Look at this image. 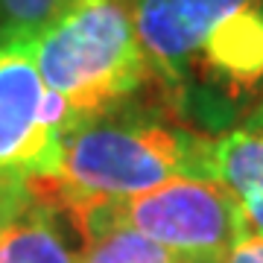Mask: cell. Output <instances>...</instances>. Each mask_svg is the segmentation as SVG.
Segmentation results:
<instances>
[{
  "instance_id": "1",
  "label": "cell",
  "mask_w": 263,
  "mask_h": 263,
  "mask_svg": "<svg viewBox=\"0 0 263 263\" xmlns=\"http://www.w3.org/2000/svg\"><path fill=\"white\" fill-rule=\"evenodd\" d=\"M164 105L222 135L263 100V0H129Z\"/></svg>"
},
{
  "instance_id": "2",
  "label": "cell",
  "mask_w": 263,
  "mask_h": 263,
  "mask_svg": "<svg viewBox=\"0 0 263 263\" xmlns=\"http://www.w3.org/2000/svg\"><path fill=\"white\" fill-rule=\"evenodd\" d=\"M176 179H216V138L161 114L123 103L62 138L59 170L32 179L41 202L79 219L88 208L138 196Z\"/></svg>"
},
{
  "instance_id": "3",
  "label": "cell",
  "mask_w": 263,
  "mask_h": 263,
  "mask_svg": "<svg viewBox=\"0 0 263 263\" xmlns=\"http://www.w3.org/2000/svg\"><path fill=\"white\" fill-rule=\"evenodd\" d=\"M47 91L70 105L76 123L129 103L149 79L129 0H79L32 41Z\"/></svg>"
},
{
  "instance_id": "4",
  "label": "cell",
  "mask_w": 263,
  "mask_h": 263,
  "mask_svg": "<svg viewBox=\"0 0 263 263\" xmlns=\"http://www.w3.org/2000/svg\"><path fill=\"white\" fill-rule=\"evenodd\" d=\"M88 222L126 226L184 263H222L249 234L240 202L216 179H176L138 196L94 205L76 219L79 234Z\"/></svg>"
},
{
  "instance_id": "5",
  "label": "cell",
  "mask_w": 263,
  "mask_h": 263,
  "mask_svg": "<svg viewBox=\"0 0 263 263\" xmlns=\"http://www.w3.org/2000/svg\"><path fill=\"white\" fill-rule=\"evenodd\" d=\"M70 105L47 91L32 44H0V179H50L62 138L76 129Z\"/></svg>"
},
{
  "instance_id": "6",
  "label": "cell",
  "mask_w": 263,
  "mask_h": 263,
  "mask_svg": "<svg viewBox=\"0 0 263 263\" xmlns=\"http://www.w3.org/2000/svg\"><path fill=\"white\" fill-rule=\"evenodd\" d=\"M216 176L240 202L249 231L263 237V100L216 135Z\"/></svg>"
},
{
  "instance_id": "7",
  "label": "cell",
  "mask_w": 263,
  "mask_h": 263,
  "mask_svg": "<svg viewBox=\"0 0 263 263\" xmlns=\"http://www.w3.org/2000/svg\"><path fill=\"white\" fill-rule=\"evenodd\" d=\"M82 243L73 219L38 199L0 226V263H79Z\"/></svg>"
},
{
  "instance_id": "8",
  "label": "cell",
  "mask_w": 263,
  "mask_h": 263,
  "mask_svg": "<svg viewBox=\"0 0 263 263\" xmlns=\"http://www.w3.org/2000/svg\"><path fill=\"white\" fill-rule=\"evenodd\" d=\"M82 240L79 263H184L126 226L88 222L82 228Z\"/></svg>"
},
{
  "instance_id": "9",
  "label": "cell",
  "mask_w": 263,
  "mask_h": 263,
  "mask_svg": "<svg viewBox=\"0 0 263 263\" xmlns=\"http://www.w3.org/2000/svg\"><path fill=\"white\" fill-rule=\"evenodd\" d=\"M79 0H0V44H32Z\"/></svg>"
},
{
  "instance_id": "10",
  "label": "cell",
  "mask_w": 263,
  "mask_h": 263,
  "mask_svg": "<svg viewBox=\"0 0 263 263\" xmlns=\"http://www.w3.org/2000/svg\"><path fill=\"white\" fill-rule=\"evenodd\" d=\"M222 263H263V237L249 231V234L226 254Z\"/></svg>"
}]
</instances>
